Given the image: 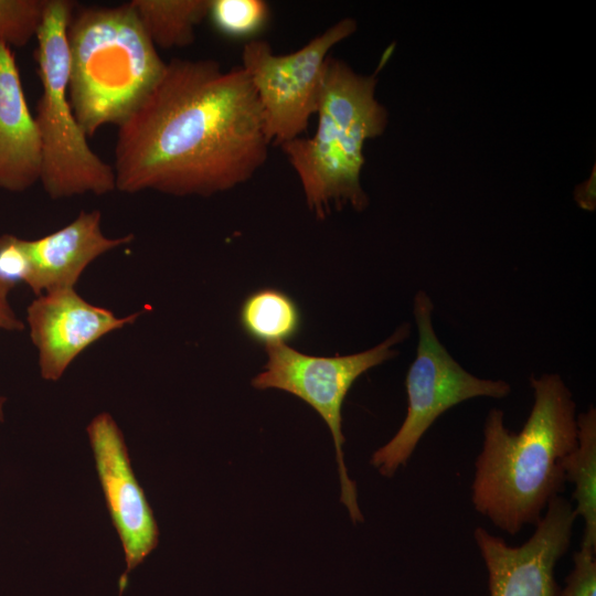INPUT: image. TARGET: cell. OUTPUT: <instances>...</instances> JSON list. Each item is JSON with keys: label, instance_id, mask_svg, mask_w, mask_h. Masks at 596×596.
<instances>
[{"label": "cell", "instance_id": "obj_1", "mask_svg": "<svg viewBox=\"0 0 596 596\" xmlns=\"http://www.w3.org/2000/svg\"><path fill=\"white\" fill-rule=\"evenodd\" d=\"M269 145L242 66L223 71L212 60L173 58L118 126L116 189L210 196L249 180Z\"/></svg>", "mask_w": 596, "mask_h": 596}, {"label": "cell", "instance_id": "obj_2", "mask_svg": "<svg viewBox=\"0 0 596 596\" xmlns=\"http://www.w3.org/2000/svg\"><path fill=\"white\" fill-rule=\"evenodd\" d=\"M534 403L523 428L509 430L491 408L475 461V510L508 534L535 524L564 490L563 458L577 446L576 403L558 374L532 375Z\"/></svg>", "mask_w": 596, "mask_h": 596}, {"label": "cell", "instance_id": "obj_3", "mask_svg": "<svg viewBox=\"0 0 596 596\" xmlns=\"http://www.w3.org/2000/svg\"><path fill=\"white\" fill-rule=\"evenodd\" d=\"M376 76L355 73L328 56L312 137L281 145L297 173L306 203L318 219L334 204L362 211L369 198L361 185L366 140L381 136L389 123L386 108L375 98Z\"/></svg>", "mask_w": 596, "mask_h": 596}, {"label": "cell", "instance_id": "obj_4", "mask_svg": "<svg viewBox=\"0 0 596 596\" xmlns=\"http://www.w3.org/2000/svg\"><path fill=\"white\" fill-rule=\"evenodd\" d=\"M68 98L85 135L120 126L146 99L166 64L128 3L87 7L67 26Z\"/></svg>", "mask_w": 596, "mask_h": 596}, {"label": "cell", "instance_id": "obj_5", "mask_svg": "<svg viewBox=\"0 0 596 596\" xmlns=\"http://www.w3.org/2000/svg\"><path fill=\"white\" fill-rule=\"evenodd\" d=\"M75 3L47 0L36 34L42 94L35 121L42 146L40 182L51 199L84 193L103 195L116 189L114 167L89 147L68 98L67 26Z\"/></svg>", "mask_w": 596, "mask_h": 596}, {"label": "cell", "instance_id": "obj_6", "mask_svg": "<svg viewBox=\"0 0 596 596\" xmlns=\"http://www.w3.org/2000/svg\"><path fill=\"white\" fill-rule=\"evenodd\" d=\"M433 311L428 294L418 290L413 304L418 343L405 379L406 416L395 435L370 459L387 478L407 464L422 437L445 412L471 398L501 400L511 393L507 381L476 376L450 355L435 332Z\"/></svg>", "mask_w": 596, "mask_h": 596}, {"label": "cell", "instance_id": "obj_7", "mask_svg": "<svg viewBox=\"0 0 596 596\" xmlns=\"http://www.w3.org/2000/svg\"><path fill=\"white\" fill-rule=\"evenodd\" d=\"M409 333L411 324L404 322L377 345L337 356L305 354L287 344L266 347L264 370L252 380L255 389H277L301 398L326 422L336 448L340 500L353 523L363 522L364 518L358 504L355 482L349 477L344 462L342 405L353 383L366 371L396 356L395 345L405 341Z\"/></svg>", "mask_w": 596, "mask_h": 596}, {"label": "cell", "instance_id": "obj_8", "mask_svg": "<svg viewBox=\"0 0 596 596\" xmlns=\"http://www.w3.org/2000/svg\"><path fill=\"white\" fill-rule=\"evenodd\" d=\"M356 30V22L340 20L299 50L275 54L263 40L247 41L242 67L256 92L269 143L281 146L304 134L317 114L322 73L329 51Z\"/></svg>", "mask_w": 596, "mask_h": 596}, {"label": "cell", "instance_id": "obj_9", "mask_svg": "<svg viewBox=\"0 0 596 596\" xmlns=\"http://www.w3.org/2000/svg\"><path fill=\"white\" fill-rule=\"evenodd\" d=\"M576 519L572 503L558 496L521 545H509L477 526L473 539L488 572L490 596H560L555 567L571 545Z\"/></svg>", "mask_w": 596, "mask_h": 596}, {"label": "cell", "instance_id": "obj_10", "mask_svg": "<svg viewBox=\"0 0 596 596\" xmlns=\"http://www.w3.org/2000/svg\"><path fill=\"white\" fill-rule=\"evenodd\" d=\"M87 435L106 504L124 549L127 574L156 549L158 524L132 470L124 435L111 415L95 416L87 426Z\"/></svg>", "mask_w": 596, "mask_h": 596}, {"label": "cell", "instance_id": "obj_11", "mask_svg": "<svg viewBox=\"0 0 596 596\" xmlns=\"http://www.w3.org/2000/svg\"><path fill=\"white\" fill-rule=\"evenodd\" d=\"M139 312L118 318L83 299L74 288L38 296L26 309L30 337L39 353L41 376L61 379L71 362L105 334L132 323Z\"/></svg>", "mask_w": 596, "mask_h": 596}, {"label": "cell", "instance_id": "obj_12", "mask_svg": "<svg viewBox=\"0 0 596 596\" xmlns=\"http://www.w3.org/2000/svg\"><path fill=\"white\" fill-rule=\"evenodd\" d=\"M100 212L82 211L64 227L38 240H24L29 272L24 284L36 295L74 288L84 269L98 256L129 244L128 234L109 238L100 228Z\"/></svg>", "mask_w": 596, "mask_h": 596}, {"label": "cell", "instance_id": "obj_13", "mask_svg": "<svg viewBox=\"0 0 596 596\" xmlns=\"http://www.w3.org/2000/svg\"><path fill=\"white\" fill-rule=\"evenodd\" d=\"M42 146L11 47L0 43V189L23 192L41 178Z\"/></svg>", "mask_w": 596, "mask_h": 596}, {"label": "cell", "instance_id": "obj_14", "mask_svg": "<svg viewBox=\"0 0 596 596\" xmlns=\"http://www.w3.org/2000/svg\"><path fill=\"white\" fill-rule=\"evenodd\" d=\"M577 446L562 460L566 482L574 485V513L584 521L582 546L596 550V408L577 414Z\"/></svg>", "mask_w": 596, "mask_h": 596}, {"label": "cell", "instance_id": "obj_15", "mask_svg": "<svg viewBox=\"0 0 596 596\" xmlns=\"http://www.w3.org/2000/svg\"><path fill=\"white\" fill-rule=\"evenodd\" d=\"M238 319L244 333L265 348L287 344L298 336L302 324L297 302L274 287L249 294L241 305Z\"/></svg>", "mask_w": 596, "mask_h": 596}, {"label": "cell", "instance_id": "obj_16", "mask_svg": "<svg viewBox=\"0 0 596 596\" xmlns=\"http://www.w3.org/2000/svg\"><path fill=\"white\" fill-rule=\"evenodd\" d=\"M129 4L155 46L162 49L193 43L195 28L210 9V0H132Z\"/></svg>", "mask_w": 596, "mask_h": 596}, {"label": "cell", "instance_id": "obj_17", "mask_svg": "<svg viewBox=\"0 0 596 596\" xmlns=\"http://www.w3.org/2000/svg\"><path fill=\"white\" fill-rule=\"evenodd\" d=\"M213 26L232 39H253L267 25L270 10L262 0H210Z\"/></svg>", "mask_w": 596, "mask_h": 596}, {"label": "cell", "instance_id": "obj_18", "mask_svg": "<svg viewBox=\"0 0 596 596\" xmlns=\"http://www.w3.org/2000/svg\"><path fill=\"white\" fill-rule=\"evenodd\" d=\"M47 0H0V43L25 46L36 38Z\"/></svg>", "mask_w": 596, "mask_h": 596}, {"label": "cell", "instance_id": "obj_19", "mask_svg": "<svg viewBox=\"0 0 596 596\" xmlns=\"http://www.w3.org/2000/svg\"><path fill=\"white\" fill-rule=\"evenodd\" d=\"M596 550L579 547L573 555V568L560 596H596Z\"/></svg>", "mask_w": 596, "mask_h": 596}, {"label": "cell", "instance_id": "obj_20", "mask_svg": "<svg viewBox=\"0 0 596 596\" xmlns=\"http://www.w3.org/2000/svg\"><path fill=\"white\" fill-rule=\"evenodd\" d=\"M29 272L24 240L12 234L0 235V277L15 286Z\"/></svg>", "mask_w": 596, "mask_h": 596}, {"label": "cell", "instance_id": "obj_21", "mask_svg": "<svg viewBox=\"0 0 596 596\" xmlns=\"http://www.w3.org/2000/svg\"><path fill=\"white\" fill-rule=\"evenodd\" d=\"M14 286L0 277V329L20 331L24 329L23 322L17 317L9 302V292ZM6 397L0 396V422H3V405Z\"/></svg>", "mask_w": 596, "mask_h": 596}, {"label": "cell", "instance_id": "obj_22", "mask_svg": "<svg viewBox=\"0 0 596 596\" xmlns=\"http://www.w3.org/2000/svg\"><path fill=\"white\" fill-rule=\"evenodd\" d=\"M596 173L595 166L589 178L579 183L574 190V199L577 204L587 211H594L596 206L595 196Z\"/></svg>", "mask_w": 596, "mask_h": 596}]
</instances>
